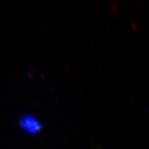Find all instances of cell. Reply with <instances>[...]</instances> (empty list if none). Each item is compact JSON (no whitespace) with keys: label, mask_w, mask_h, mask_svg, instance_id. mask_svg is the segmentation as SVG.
<instances>
[{"label":"cell","mask_w":149,"mask_h":149,"mask_svg":"<svg viewBox=\"0 0 149 149\" xmlns=\"http://www.w3.org/2000/svg\"><path fill=\"white\" fill-rule=\"evenodd\" d=\"M18 126L21 130L31 135H36L43 129V124L33 114H24L20 117Z\"/></svg>","instance_id":"obj_1"}]
</instances>
